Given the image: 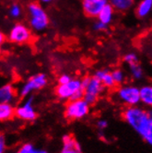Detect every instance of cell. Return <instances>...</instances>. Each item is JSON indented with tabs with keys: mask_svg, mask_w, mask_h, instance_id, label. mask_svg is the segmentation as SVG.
<instances>
[{
	"mask_svg": "<svg viewBox=\"0 0 152 153\" xmlns=\"http://www.w3.org/2000/svg\"><path fill=\"white\" fill-rule=\"evenodd\" d=\"M117 97L124 104L130 106H137L140 103L139 88L134 85H123L117 90Z\"/></svg>",
	"mask_w": 152,
	"mask_h": 153,
	"instance_id": "cell-4",
	"label": "cell"
},
{
	"mask_svg": "<svg viewBox=\"0 0 152 153\" xmlns=\"http://www.w3.org/2000/svg\"><path fill=\"white\" fill-rule=\"evenodd\" d=\"M6 137L3 134H0V153H6Z\"/></svg>",
	"mask_w": 152,
	"mask_h": 153,
	"instance_id": "cell-27",
	"label": "cell"
},
{
	"mask_svg": "<svg viewBox=\"0 0 152 153\" xmlns=\"http://www.w3.org/2000/svg\"><path fill=\"white\" fill-rule=\"evenodd\" d=\"M48 79L47 76L43 73H39L30 76L27 82L23 84L19 91V96L21 98H25L30 95L33 91L42 90L47 85Z\"/></svg>",
	"mask_w": 152,
	"mask_h": 153,
	"instance_id": "cell-5",
	"label": "cell"
},
{
	"mask_svg": "<svg viewBox=\"0 0 152 153\" xmlns=\"http://www.w3.org/2000/svg\"><path fill=\"white\" fill-rule=\"evenodd\" d=\"M124 62L126 63L128 65H132V64H136V63H139V59L138 56L136 53H127L124 56Z\"/></svg>",
	"mask_w": 152,
	"mask_h": 153,
	"instance_id": "cell-22",
	"label": "cell"
},
{
	"mask_svg": "<svg viewBox=\"0 0 152 153\" xmlns=\"http://www.w3.org/2000/svg\"><path fill=\"white\" fill-rule=\"evenodd\" d=\"M140 102L144 105L151 107L152 105V87L150 85H144L139 89Z\"/></svg>",
	"mask_w": 152,
	"mask_h": 153,
	"instance_id": "cell-18",
	"label": "cell"
},
{
	"mask_svg": "<svg viewBox=\"0 0 152 153\" xmlns=\"http://www.w3.org/2000/svg\"><path fill=\"white\" fill-rule=\"evenodd\" d=\"M17 92L14 86L10 83L0 87V103H11L16 100Z\"/></svg>",
	"mask_w": 152,
	"mask_h": 153,
	"instance_id": "cell-12",
	"label": "cell"
},
{
	"mask_svg": "<svg viewBox=\"0 0 152 153\" xmlns=\"http://www.w3.org/2000/svg\"><path fill=\"white\" fill-rule=\"evenodd\" d=\"M33 153H49V152L44 149H35L33 151Z\"/></svg>",
	"mask_w": 152,
	"mask_h": 153,
	"instance_id": "cell-30",
	"label": "cell"
},
{
	"mask_svg": "<svg viewBox=\"0 0 152 153\" xmlns=\"http://www.w3.org/2000/svg\"><path fill=\"white\" fill-rule=\"evenodd\" d=\"M123 118L148 144H152V115L138 106H130L123 112Z\"/></svg>",
	"mask_w": 152,
	"mask_h": 153,
	"instance_id": "cell-1",
	"label": "cell"
},
{
	"mask_svg": "<svg viewBox=\"0 0 152 153\" xmlns=\"http://www.w3.org/2000/svg\"><path fill=\"white\" fill-rule=\"evenodd\" d=\"M113 17H114V9L112 7V6L109 3L102 7V9L100 11L99 15L97 16L98 20L104 23V24H106L107 26L112 23Z\"/></svg>",
	"mask_w": 152,
	"mask_h": 153,
	"instance_id": "cell-14",
	"label": "cell"
},
{
	"mask_svg": "<svg viewBox=\"0 0 152 153\" xmlns=\"http://www.w3.org/2000/svg\"><path fill=\"white\" fill-rule=\"evenodd\" d=\"M15 116L27 122L34 121L37 118V113L33 106V97L30 96L23 103L15 108Z\"/></svg>",
	"mask_w": 152,
	"mask_h": 153,
	"instance_id": "cell-8",
	"label": "cell"
},
{
	"mask_svg": "<svg viewBox=\"0 0 152 153\" xmlns=\"http://www.w3.org/2000/svg\"><path fill=\"white\" fill-rule=\"evenodd\" d=\"M108 28V26L102 22H101V21L97 20L95 21V22L93 23V30H96V31H104L106 30Z\"/></svg>",
	"mask_w": 152,
	"mask_h": 153,
	"instance_id": "cell-24",
	"label": "cell"
},
{
	"mask_svg": "<svg viewBox=\"0 0 152 153\" xmlns=\"http://www.w3.org/2000/svg\"><path fill=\"white\" fill-rule=\"evenodd\" d=\"M90 105L85 100L68 101L65 108V117L69 121H76L85 118L90 114Z\"/></svg>",
	"mask_w": 152,
	"mask_h": 153,
	"instance_id": "cell-3",
	"label": "cell"
},
{
	"mask_svg": "<svg viewBox=\"0 0 152 153\" xmlns=\"http://www.w3.org/2000/svg\"><path fill=\"white\" fill-rule=\"evenodd\" d=\"M29 23L30 28L35 31H43L49 26V17L45 9L39 3L31 2L28 5Z\"/></svg>",
	"mask_w": 152,
	"mask_h": 153,
	"instance_id": "cell-2",
	"label": "cell"
},
{
	"mask_svg": "<svg viewBox=\"0 0 152 153\" xmlns=\"http://www.w3.org/2000/svg\"><path fill=\"white\" fill-rule=\"evenodd\" d=\"M108 0H82V9L84 14L89 18H97Z\"/></svg>",
	"mask_w": 152,
	"mask_h": 153,
	"instance_id": "cell-10",
	"label": "cell"
},
{
	"mask_svg": "<svg viewBox=\"0 0 152 153\" xmlns=\"http://www.w3.org/2000/svg\"><path fill=\"white\" fill-rule=\"evenodd\" d=\"M83 100H85L90 105H92L95 104L99 100L101 94L104 91V87L100 80L95 79L94 76H90V82L83 89Z\"/></svg>",
	"mask_w": 152,
	"mask_h": 153,
	"instance_id": "cell-7",
	"label": "cell"
},
{
	"mask_svg": "<svg viewBox=\"0 0 152 153\" xmlns=\"http://www.w3.org/2000/svg\"><path fill=\"white\" fill-rule=\"evenodd\" d=\"M93 76L95 79H97L98 80H100L101 83L102 84V86L104 88L107 89H113L115 86V83L113 79V76L111 74V71L107 70V69H99L97 70Z\"/></svg>",
	"mask_w": 152,
	"mask_h": 153,
	"instance_id": "cell-13",
	"label": "cell"
},
{
	"mask_svg": "<svg viewBox=\"0 0 152 153\" xmlns=\"http://www.w3.org/2000/svg\"><path fill=\"white\" fill-rule=\"evenodd\" d=\"M15 116V107L11 103H0V122L7 121Z\"/></svg>",
	"mask_w": 152,
	"mask_h": 153,
	"instance_id": "cell-17",
	"label": "cell"
},
{
	"mask_svg": "<svg viewBox=\"0 0 152 153\" xmlns=\"http://www.w3.org/2000/svg\"><path fill=\"white\" fill-rule=\"evenodd\" d=\"M107 126H108V122L104 119H101V120H99V121L97 122V128L99 130H101V131L105 130L107 128Z\"/></svg>",
	"mask_w": 152,
	"mask_h": 153,
	"instance_id": "cell-28",
	"label": "cell"
},
{
	"mask_svg": "<svg viewBox=\"0 0 152 153\" xmlns=\"http://www.w3.org/2000/svg\"><path fill=\"white\" fill-rule=\"evenodd\" d=\"M72 79L71 76L68 74H62L61 76H59V78L57 79L58 81V85H63V84H66L67 82H69Z\"/></svg>",
	"mask_w": 152,
	"mask_h": 153,
	"instance_id": "cell-25",
	"label": "cell"
},
{
	"mask_svg": "<svg viewBox=\"0 0 152 153\" xmlns=\"http://www.w3.org/2000/svg\"><path fill=\"white\" fill-rule=\"evenodd\" d=\"M35 150L34 146L30 143H25L22 146H20V148L14 153H33Z\"/></svg>",
	"mask_w": 152,
	"mask_h": 153,
	"instance_id": "cell-23",
	"label": "cell"
},
{
	"mask_svg": "<svg viewBox=\"0 0 152 153\" xmlns=\"http://www.w3.org/2000/svg\"><path fill=\"white\" fill-rule=\"evenodd\" d=\"M152 10V0H141L136 8V16L139 19H146Z\"/></svg>",
	"mask_w": 152,
	"mask_h": 153,
	"instance_id": "cell-16",
	"label": "cell"
},
{
	"mask_svg": "<svg viewBox=\"0 0 152 153\" xmlns=\"http://www.w3.org/2000/svg\"><path fill=\"white\" fill-rule=\"evenodd\" d=\"M53 1V0H41V2L43 4H50Z\"/></svg>",
	"mask_w": 152,
	"mask_h": 153,
	"instance_id": "cell-31",
	"label": "cell"
},
{
	"mask_svg": "<svg viewBox=\"0 0 152 153\" xmlns=\"http://www.w3.org/2000/svg\"><path fill=\"white\" fill-rule=\"evenodd\" d=\"M61 153H82L79 142L75 138L74 136L67 134L63 137V146Z\"/></svg>",
	"mask_w": 152,
	"mask_h": 153,
	"instance_id": "cell-11",
	"label": "cell"
},
{
	"mask_svg": "<svg viewBox=\"0 0 152 153\" xmlns=\"http://www.w3.org/2000/svg\"><path fill=\"white\" fill-rule=\"evenodd\" d=\"M5 41H6V36H5V34L3 33V32L0 30V49L2 48Z\"/></svg>",
	"mask_w": 152,
	"mask_h": 153,
	"instance_id": "cell-29",
	"label": "cell"
},
{
	"mask_svg": "<svg viewBox=\"0 0 152 153\" xmlns=\"http://www.w3.org/2000/svg\"><path fill=\"white\" fill-rule=\"evenodd\" d=\"M129 70H130V74H131L132 78L134 79L139 80V79H141L143 78L144 71H143V68H142V67H141V65L139 63L129 65Z\"/></svg>",
	"mask_w": 152,
	"mask_h": 153,
	"instance_id": "cell-19",
	"label": "cell"
},
{
	"mask_svg": "<svg viewBox=\"0 0 152 153\" xmlns=\"http://www.w3.org/2000/svg\"><path fill=\"white\" fill-rule=\"evenodd\" d=\"M83 95H84V91L83 89H80L78 91H76L73 96L70 98V100L69 101H78V100H81L83 99Z\"/></svg>",
	"mask_w": 152,
	"mask_h": 153,
	"instance_id": "cell-26",
	"label": "cell"
},
{
	"mask_svg": "<svg viewBox=\"0 0 152 153\" xmlns=\"http://www.w3.org/2000/svg\"><path fill=\"white\" fill-rule=\"evenodd\" d=\"M111 74H112L113 79L115 85H121V84L124 83L125 76V73H124V71L122 69L116 68V69L113 70L111 72Z\"/></svg>",
	"mask_w": 152,
	"mask_h": 153,
	"instance_id": "cell-20",
	"label": "cell"
},
{
	"mask_svg": "<svg viewBox=\"0 0 152 153\" xmlns=\"http://www.w3.org/2000/svg\"><path fill=\"white\" fill-rule=\"evenodd\" d=\"M108 3L116 11L125 12L134 7L135 0H108Z\"/></svg>",
	"mask_w": 152,
	"mask_h": 153,
	"instance_id": "cell-15",
	"label": "cell"
},
{
	"mask_svg": "<svg viewBox=\"0 0 152 153\" xmlns=\"http://www.w3.org/2000/svg\"><path fill=\"white\" fill-rule=\"evenodd\" d=\"M31 30L23 23H15L8 32V40L16 45H24L30 41Z\"/></svg>",
	"mask_w": 152,
	"mask_h": 153,
	"instance_id": "cell-6",
	"label": "cell"
},
{
	"mask_svg": "<svg viewBox=\"0 0 152 153\" xmlns=\"http://www.w3.org/2000/svg\"><path fill=\"white\" fill-rule=\"evenodd\" d=\"M22 13V9L19 4H13L9 7V16L13 19H18L21 16Z\"/></svg>",
	"mask_w": 152,
	"mask_h": 153,
	"instance_id": "cell-21",
	"label": "cell"
},
{
	"mask_svg": "<svg viewBox=\"0 0 152 153\" xmlns=\"http://www.w3.org/2000/svg\"><path fill=\"white\" fill-rule=\"evenodd\" d=\"M80 89H82L80 79H72L66 84L58 85L56 88V95L59 100L69 101L73 94Z\"/></svg>",
	"mask_w": 152,
	"mask_h": 153,
	"instance_id": "cell-9",
	"label": "cell"
}]
</instances>
